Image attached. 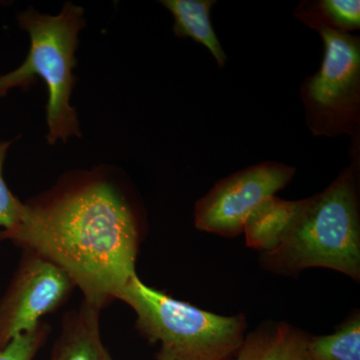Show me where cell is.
<instances>
[{
    "label": "cell",
    "instance_id": "obj_3",
    "mask_svg": "<svg viewBox=\"0 0 360 360\" xmlns=\"http://www.w3.org/2000/svg\"><path fill=\"white\" fill-rule=\"evenodd\" d=\"M118 300L134 310L139 333L160 342L158 360H229L245 338L243 315L205 311L149 288L137 276Z\"/></svg>",
    "mask_w": 360,
    "mask_h": 360
},
{
    "label": "cell",
    "instance_id": "obj_12",
    "mask_svg": "<svg viewBox=\"0 0 360 360\" xmlns=\"http://www.w3.org/2000/svg\"><path fill=\"white\" fill-rule=\"evenodd\" d=\"M310 360H360V316L354 314L333 335L309 340Z\"/></svg>",
    "mask_w": 360,
    "mask_h": 360
},
{
    "label": "cell",
    "instance_id": "obj_9",
    "mask_svg": "<svg viewBox=\"0 0 360 360\" xmlns=\"http://www.w3.org/2000/svg\"><path fill=\"white\" fill-rule=\"evenodd\" d=\"M309 336L290 324H269L245 335L234 360H310Z\"/></svg>",
    "mask_w": 360,
    "mask_h": 360
},
{
    "label": "cell",
    "instance_id": "obj_10",
    "mask_svg": "<svg viewBox=\"0 0 360 360\" xmlns=\"http://www.w3.org/2000/svg\"><path fill=\"white\" fill-rule=\"evenodd\" d=\"M174 18V32L180 39H193L202 44L212 54L220 68L226 63L227 56L210 21V11L214 0H162Z\"/></svg>",
    "mask_w": 360,
    "mask_h": 360
},
{
    "label": "cell",
    "instance_id": "obj_15",
    "mask_svg": "<svg viewBox=\"0 0 360 360\" xmlns=\"http://www.w3.org/2000/svg\"><path fill=\"white\" fill-rule=\"evenodd\" d=\"M13 141H0V231L13 229L22 217L25 203L11 193L4 181L2 168L9 146Z\"/></svg>",
    "mask_w": 360,
    "mask_h": 360
},
{
    "label": "cell",
    "instance_id": "obj_2",
    "mask_svg": "<svg viewBox=\"0 0 360 360\" xmlns=\"http://www.w3.org/2000/svg\"><path fill=\"white\" fill-rule=\"evenodd\" d=\"M359 150L352 162L321 193L293 201L279 245L264 252L269 269L292 274L326 267L359 281Z\"/></svg>",
    "mask_w": 360,
    "mask_h": 360
},
{
    "label": "cell",
    "instance_id": "obj_4",
    "mask_svg": "<svg viewBox=\"0 0 360 360\" xmlns=\"http://www.w3.org/2000/svg\"><path fill=\"white\" fill-rule=\"evenodd\" d=\"M84 9L66 4L58 15L40 13L30 8L18 15V23L30 37V49L25 63L0 77V96L13 87H27L40 77L47 85L49 101L46 120L47 141H66L75 135L80 137L77 111L70 105L75 85L73 68L78 33L84 26Z\"/></svg>",
    "mask_w": 360,
    "mask_h": 360
},
{
    "label": "cell",
    "instance_id": "obj_14",
    "mask_svg": "<svg viewBox=\"0 0 360 360\" xmlns=\"http://www.w3.org/2000/svg\"><path fill=\"white\" fill-rule=\"evenodd\" d=\"M49 333V326L41 322L34 330L15 336L0 349V360H32L44 345Z\"/></svg>",
    "mask_w": 360,
    "mask_h": 360
},
{
    "label": "cell",
    "instance_id": "obj_11",
    "mask_svg": "<svg viewBox=\"0 0 360 360\" xmlns=\"http://www.w3.org/2000/svg\"><path fill=\"white\" fill-rule=\"evenodd\" d=\"M293 201L283 200L274 195L258 206L243 229L248 245L262 253L274 250L290 222Z\"/></svg>",
    "mask_w": 360,
    "mask_h": 360
},
{
    "label": "cell",
    "instance_id": "obj_5",
    "mask_svg": "<svg viewBox=\"0 0 360 360\" xmlns=\"http://www.w3.org/2000/svg\"><path fill=\"white\" fill-rule=\"evenodd\" d=\"M295 15L323 40L321 68L300 87L307 127L316 136L349 135L359 148L360 37L328 27L300 4Z\"/></svg>",
    "mask_w": 360,
    "mask_h": 360
},
{
    "label": "cell",
    "instance_id": "obj_13",
    "mask_svg": "<svg viewBox=\"0 0 360 360\" xmlns=\"http://www.w3.org/2000/svg\"><path fill=\"white\" fill-rule=\"evenodd\" d=\"M300 4L316 20L338 32L349 33L359 30V0H319Z\"/></svg>",
    "mask_w": 360,
    "mask_h": 360
},
{
    "label": "cell",
    "instance_id": "obj_6",
    "mask_svg": "<svg viewBox=\"0 0 360 360\" xmlns=\"http://www.w3.org/2000/svg\"><path fill=\"white\" fill-rule=\"evenodd\" d=\"M295 174V167L267 161L219 180L196 202V229L224 238L243 233L251 213L288 186Z\"/></svg>",
    "mask_w": 360,
    "mask_h": 360
},
{
    "label": "cell",
    "instance_id": "obj_8",
    "mask_svg": "<svg viewBox=\"0 0 360 360\" xmlns=\"http://www.w3.org/2000/svg\"><path fill=\"white\" fill-rule=\"evenodd\" d=\"M99 312L84 302L65 315L49 360H113L101 340Z\"/></svg>",
    "mask_w": 360,
    "mask_h": 360
},
{
    "label": "cell",
    "instance_id": "obj_7",
    "mask_svg": "<svg viewBox=\"0 0 360 360\" xmlns=\"http://www.w3.org/2000/svg\"><path fill=\"white\" fill-rule=\"evenodd\" d=\"M25 257L0 302V349L15 336L39 328L45 314L70 295V277L46 258L25 250Z\"/></svg>",
    "mask_w": 360,
    "mask_h": 360
},
{
    "label": "cell",
    "instance_id": "obj_1",
    "mask_svg": "<svg viewBox=\"0 0 360 360\" xmlns=\"http://www.w3.org/2000/svg\"><path fill=\"white\" fill-rule=\"evenodd\" d=\"M139 224L129 200L106 174L84 172L41 200L25 205L8 239L58 265L103 309L118 300L134 276Z\"/></svg>",
    "mask_w": 360,
    "mask_h": 360
}]
</instances>
